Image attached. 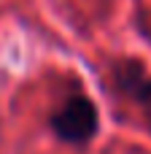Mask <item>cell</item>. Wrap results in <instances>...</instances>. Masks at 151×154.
Returning <instances> with one entry per match:
<instances>
[{"mask_svg": "<svg viewBox=\"0 0 151 154\" xmlns=\"http://www.w3.org/2000/svg\"><path fill=\"white\" fill-rule=\"evenodd\" d=\"M49 125H51V130H54V135L59 141L73 143V146H84L97 135L100 114H97V106H95L92 97H86L81 92H73L51 114Z\"/></svg>", "mask_w": 151, "mask_h": 154, "instance_id": "cell-1", "label": "cell"}, {"mask_svg": "<svg viewBox=\"0 0 151 154\" xmlns=\"http://www.w3.org/2000/svg\"><path fill=\"white\" fill-rule=\"evenodd\" d=\"M113 79H116V87L140 106V114H143V119L151 130V76L143 70V65L132 62V60L119 62L113 70Z\"/></svg>", "mask_w": 151, "mask_h": 154, "instance_id": "cell-2", "label": "cell"}, {"mask_svg": "<svg viewBox=\"0 0 151 154\" xmlns=\"http://www.w3.org/2000/svg\"><path fill=\"white\" fill-rule=\"evenodd\" d=\"M143 35H146V41L151 43V30H143Z\"/></svg>", "mask_w": 151, "mask_h": 154, "instance_id": "cell-3", "label": "cell"}]
</instances>
